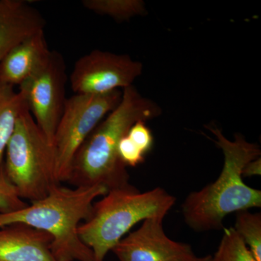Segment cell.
<instances>
[{
	"label": "cell",
	"instance_id": "6da1fadb",
	"mask_svg": "<svg viewBox=\"0 0 261 261\" xmlns=\"http://www.w3.org/2000/svg\"><path fill=\"white\" fill-rule=\"evenodd\" d=\"M161 108L141 95L133 86L122 91L121 102L99 123L81 146L69 178L74 187L103 186L108 192L128 188L129 175L118 154L120 141L136 122L153 119Z\"/></svg>",
	"mask_w": 261,
	"mask_h": 261
},
{
	"label": "cell",
	"instance_id": "7a4b0ae2",
	"mask_svg": "<svg viewBox=\"0 0 261 261\" xmlns=\"http://www.w3.org/2000/svg\"><path fill=\"white\" fill-rule=\"evenodd\" d=\"M216 137L224 162L217 179L199 191L187 196L181 205L187 224L196 231L219 230L228 215L261 207V191L243 181L245 165L260 157V147L247 142L240 134L228 140L216 127L207 126Z\"/></svg>",
	"mask_w": 261,
	"mask_h": 261
},
{
	"label": "cell",
	"instance_id": "3957f363",
	"mask_svg": "<svg viewBox=\"0 0 261 261\" xmlns=\"http://www.w3.org/2000/svg\"><path fill=\"white\" fill-rule=\"evenodd\" d=\"M103 186L62 187L19 210L0 212V228L23 224L49 233L51 250L58 261H94L93 252L81 240L78 228L92 215L94 201L106 195Z\"/></svg>",
	"mask_w": 261,
	"mask_h": 261
},
{
	"label": "cell",
	"instance_id": "277c9868",
	"mask_svg": "<svg viewBox=\"0 0 261 261\" xmlns=\"http://www.w3.org/2000/svg\"><path fill=\"white\" fill-rule=\"evenodd\" d=\"M175 201L160 187L143 193L134 187L111 190L94 202L90 218L79 226V236L92 250L94 261H104L135 225L149 218H164Z\"/></svg>",
	"mask_w": 261,
	"mask_h": 261
},
{
	"label": "cell",
	"instance_id": "5b68a950",
	"mask_svg": "<svg viewBox=\"0 0 261 261\" xmlns=\"http://www.w3.org/2000/svg\"><path fill=\"white\" fill-rule=\"evenodd\" d=\"M4 171L22 200L31 202L61 185L57 176L54 145L37 126L29 110L19 116L5 150Z\"/></svg>",
	"mask_w": 261,
	"mask_h": 261
},
{
	"label": "cell",
	"instance_id": "8992f818",
	"mask_svg": "<svg viewBox=\"0 0 261 261\" xmlns=\"http://www.w3.org/2000/svg\"><path fill=\"white\" fill-rule=\"evenodd\" d=\"M122 91L102 94H75L65 101L54 136L57 176L69 181L75 154L101 121L121 102Z\"/></svg>",
	"mask_w": 261,
	"mask_h": 261
},
{
	"label": "cell",
	"instance_id": "52a82bcc",
	"mask_svg": "<svg viewBox=\"0 0 261 261\" xmlns=\"http://www.w3.org/2000/svg\"><path fill=\"white\" fill-rule=\"evenodd\" d=\"M67 80L64 58L59 51L50 50L44 63L19 86L29 113L53 145L67 99Z\"/></svg>",
	"mask_w": 261,
	"mask_h": 261
},
{
	"label": "cell",
	"instance_id": "ba28073f",
	"mask_svg": "<svg viewBox=\"0 0 261 261\" xmlns=\"http://www.w3.org/2000/svg\"><path fill=\"white\" fill-rule=\"evenodd\" d=\"M142 69V63L128 55L95 49L75 62L70 87L75 94L108 93L132 86Z\"/></svg>",
	"mask_w": 261,
	"mask_h": 261
},
{
	"label": "cell",
	"instance_id": "9c48e42d",
	"mask_svg": "<svg viewBox=\"0 0 261 261\" xmlns=\"http://www.w3.org/2000/svg\"><path fill=\"white\" fill-rule=\"evenodd\" d=\"M164 218L145 220L138 229L122 239L112 251L119 261H182L195 255L190 245L168 238Z\"/></svg>",
	"mask_w": 261,
	"mask_h": 261
},
{
	"label": "cell",
	"instance_id": "30bf717a",
	"mask_svg": "<svg viewBox=\"0 0 261 261\" xmlns=\"http://www.w3.org/2000/svg\"><path fill=\"white\" fill-rule=\"evenodd\" d=\"M49 233L28 225L0 228V261H58Z\"/></svg>",
	"mask_w": 261,
	"mask_h": 261
},
{
	"label": "cell",
	"instance_id": "8fae6325",
	"mask_svg": "<svg viewBox=\"0 0 261 261\" xmlns=\"http://www.w3.org/2000/svg\"><path fill=\"white\" fill-rule=\"evenodd\" d=\"M42 13L22 0H0V61L24 39L44 30Z\"/></svg>",
	"mask_w": 261,
	"mask_h": 261
},
{
	"label": "cell",
	"instance_id": "7c38bea8",
	"mask_svg": "<svg viewBox=\"0 0 261 261\" xmlns=\"http://www.w3.org/2000/svg\"><path fill=\"white\" fill-rule=\"evenodd\" d=\"M49 53L44 31L24 39L0 61V84L20 86L44 63Z\"/></svg>",
	"mask_w": 261,
	"mask_h": 261
},
{
	"label": "cell",
	"instance_id": "4fadbf2b",
	"mask_svg": "<svg viewBox=\"0 0 261 261\" xmlns=\"http://www.w3.org/2000/svg\"><path fill=\"white\" fill-rule=\"evenodd\" d=\"M27 109V103L19 91L0 84V166L19 116Z\"/></svg>",
	"mask_w": 261,
	"mask_h": 261
},
{
	"label": "cell",
	"instance_id": "5bb4252c",
	"mask_svg": "<svg viewBox=\"0 0 261 261\" xmlns=\"http://www.w3.org/2000/svg\"><path fill=\"white\" fill-rule=\"evenodd\" d=\"M84 8L97 14L108 15L118 21L143 13L142 2L137 0H83Z\"/></svg>",
	"mask_w": 261,
	"mask_h": 261
},
{
	"label": "cell",
	"instance_id": "9a60e30c",
	"mask_svg": "<svg viewBox=\"0 0 261 261\" xmlns=\"http://www.w3.org/2000/svg\"><path fill=\"white\" fill-rule=\"evenodd\" d=\"M240 238L248 247L257 261H261V214L248 211L237 214L235 227Z\"/></svg>",
	"mask_w": 261,
	"mask_h": 261
},
{
	"label": "cell",
	"instance_id": "2e32d148",
	"mask_svg": "<svg viewBox=\"0 0 261 261\" xmlns=\"http://www.w3.org/2000/svg\"><path fill=\"white\" fill-rule=\"evenodd\" d=\"M209 261H257L233 228H225L217 251Z\"/></svg>",
	"mask_w": 261,
	"mask_h": 261
},
{
	"label": "cell",
	"instance_id": "e0dca14e",
	"mask_svg": "<svg viewBox=\"0 0 261 261\" xmlns=\"http://www.w3.org/2000/svg\"><path fill=\"white\" fill-rule=\"evenodd\" d=\"M27 205L7 177L3 166H0V212L19 210Z\"/></svg>",
	"mask_w": 261,
	"mask_h": 261
},
{
	"label": "cell",
	"instance_id": "ac0fdd59",
	"mask_svg": "<svg viewBox=\"0 0 261 261\" xmlns=\"http://www.w3.org/2000/svg\"><path fill=\"white\" fill-rule=\"evenodd\" d=\"M118 154L122 162L126 166L135 167L145 160V154L130 140L127 135L120 141Z\"/></svg>",
	"mask_w": 261,
	"mask_h": 261
},
{
	"label": "cell",
	"instance_id": "d6986e66",
	"mask_svg": "<svg viewBox=\"0 0 261 261\" xmlns=\"http://www.w3.org/2000/svg\"><path fill=\"white\" fill-rule=\"evenodd\" d=\"M127 136L145 154L150 150L153 145V137L148 127L146 126L145 121L136 122L128 130Z\"/></svg>",
	"mask_w": 261,
	"mask_h": 261
},
{
	"label": "cell",
	"instance_id": "ffe728a7",
	"mask_svg": "<svg viewBox=\"0 0 261 261\" xmlns=\"http://www.w3.org/2000/svg\"><path fill=\"white\" fill-rule=\"evenodd\" d=\"M261 174V159L253 160L245 165L242 171L243 177H251L253 176H260Z\"/></svg>",
	"mask_w": 261,
	"mask_h": 261
},
{
	"label": "cell",
	"instance_id": "44dd1931",
	"mask_svg": "<svg viewBox=\"0 0 261 261\" xmlns=\"http://www.w3.org/2000/svg\"><path fill=\"white\" fill-rule=\"evenodd\" d=\"M211 255H207V256L198 257L197 255H193L192 256L188 257L186 260L182 261H209L210 260Z\"/></svg>",
	"mask_w": 261,
	"mask_h": 261
}]
</instances>
